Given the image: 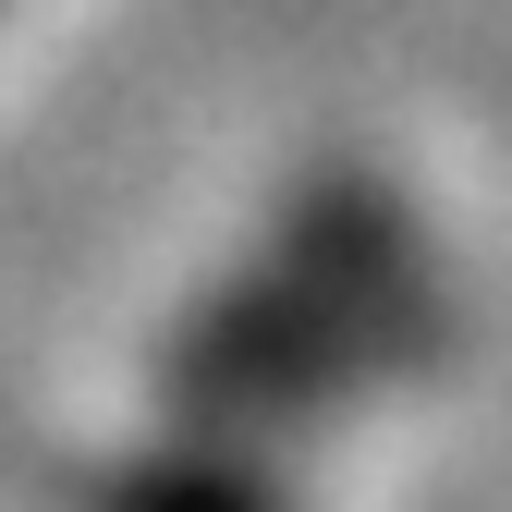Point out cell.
Listing matches in <instances>:
<instances>
[{
  "instance_id": "obj_1",
  "label": "cell",
  "mask_w": 512,
  "mask_h": 512,
  "mask_svg": "<svg viewBox=\"0 0 512 512\" xmlns=\"http://www.w3.org/2000/svg\"><path fill=\"white\" fill-rule=\"evenodd\" d=\"M439 342V305L415 269V232L378 183H317V196L244 256V281L183 330L171 391L183 415H317L366 391L378 366H403Z\"/></svg>"
},
{
  "instance_id": "obj_2",
  "label": "cell",
  "mask_w": 512,
  "mask_h": 512,
  "mask_svg": "<svg viewBox=\"0 0 512 512\" xmlns=\"http://www.w3.org/2000/svg\"><path fill=\"white\" fill-rule=\"evenodd\" d=\"M98 512H281L244 464H135Z\"/></svg>"
}]
</instances>
